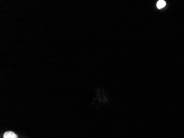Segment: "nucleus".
I'll return each instance as SVG.
<instances>
[{
  "mask_svg": "<svg viewBox=\"0 0 184 138\" xmlns=\"http://www.w3.org/2000/svg\"><path fill=\"white\" fill-rule=\"evenodd\" d=\"M165 4H166V3H165V2L164 1H162V0H160V1H159L157 2V7L158 8L160 9V8H163L165 6Z\"/></svg>",
  "mask_w": 184,
  "mask_h": 138,
  "instance_id": "nucleus-2",
  "label": "nucleus"
},
{
  "mask_svg": "<svg viewBox=\"0 0 184 138\" xmlns=\"http://www.w3.org/2000/svg\"><path fill=\"white\" fill-rule=\"evenodd\" d=\"M4 138H18L17 134L13 132H7L3 134Z\"/></svg>",
  "mask_w": 184,
  "mask_h": 138,
  "instance_id": "nucleus-1",
  "label": "nucleus"
}]
</instances>
